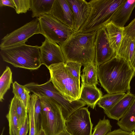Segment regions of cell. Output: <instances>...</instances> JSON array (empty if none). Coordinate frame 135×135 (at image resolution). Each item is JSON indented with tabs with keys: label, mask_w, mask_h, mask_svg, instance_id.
<instances>
[{
	"label": "cell",
	"mask_w": 135,
	"mask_h": 135,
	"mask_svg": "<svg viewBox=\"0 0 135 135\" xmlns=\"http://www.w3.org/2000/svg\"><path fill=\"white\" fill-rule=\"evenodd\" d=\"M97 72L101 86L111 94L130 91V82L135 70L128 62L115 55L98 66Z\"/></svg>",
	"instance_id": "6da1fadb"
},
{
	"label": "cell",
	"mask_w": 135,
	"mask_h": 135,
	"mask_svg": "<svg viewBox=\"0 0 135 135\" xmlns=\"http://www.w3.org/2000/svg\"><path fill=\"white\" fill-rule=\"evenodd\" d=\"M96 32L81 33L74 31L69 38L59 44L65 62H78L83 66L94 62Z\"/></svg>",
	"instance_id": "7a4b0ae2"
},
{
	"label": "cell",
	"mask_w": 135,
	"mask_h": 135,
	"mask_svg": "<svg viewBox=\"0 0 135 135\" xmlns=\"http://www.w3.org/2000/svg\"><path fill=\"white\" fill-rule=\"evenodd\" d=\"M124 0H91L88 2L87 18L78 31L86 33L97 31L110 21Z\"/></svg>",
	"instance_id": "3957f363"
},
{
	"label": "cell",
	"mask_w": 135,
	"mask_h": 135,
	"mask_svg": "<svg viewBox=\"0 0 135 135\" xmlns=\"http://www.w3.org/2000/svg\"><path fill=\"white\" fill-rule=\"evenodd\" d=\"M3 60L15 67L30 70L38 69L42 65L39 46L26 44L1 49Z\"/></svg>",
	"instance_id": "277c9868"
},
{
	"label": "cell",
	"mask_w": 135,
	"mask_h": 135,
	"mask_svg": "<svg viewBox=\"0 0 135 135\" xmlns=\"http://www.w3.org/2000/svg\"><path fill=\"white\" fill-rule=\"evenodd\" d=\"M47 68L50 73V80L65 99L71 102L80 99V80L72 75L65 63L53 64Z\"/></svg>",
	"instance_id": "5b68a950"
},
{
	"label": "cell",
	"mask_w": 135,
	"mask_h": 135,
	"mask_svg": "<svg viewBox=\"0 0 135 135\" xmlns=\"http://www.w3.org/2000/svg\"><path fill=\"white\" fill-rule=\"evenodd\" d=\"M24 86L31 92L39 97H47L56 102L61 108L65 120L75 110L85 105L84 102L80 99L71 102L65 99L55 88L50 80L42 84L32 82Z\"/></svg>",
	"instance_id": "8992f818"
},
{
	"label": "cell",
	"mask_w": 135,
	"mask_h": 135,
	"mask_svg": "<svg viewBox=\"0 0 135 135\" xmlns=\"http://www.w3.org/2000/svg\"><path fill=\"white\" fill-rule=\"evenodd\" d=\"M39 97L42 108L41 128L46 135H59L66 128L61 107L51 98Z\"/></svg>",
	"instance_id": "52a82bcc"
},
{
	"label": "cell",
	"mask_w": 135,
	"mask_h": 135,
	"mask_svg": "<svg viewBox=\"0 0 135 135\" xmlns=\"http://www.w3.org/2000/svg\"><path fill=\"white\" fill-rule=\"evenodd\" d=\"M38 18L41 34L45 38L59 45L66 40L74 32L71 28L51 14L45 15Z\"/></svg>",
	"instance_id": "ba28073f"
},
{
	"label": "cell",
	"mask_w": 135,
	"mask_h": 135,
	"mask_svg": "<svg viewBox=\"0 0 135 135\" xmlns=\"http://www.w3.org/2000/svg\"><path fill=\"white\" fill-rule=\"evenodd\" d=\"M41 34L38 18L7 34L1 40L0 49H6L25 44L28 39L35 34Z\"/></svg>",
	"instance_id": "9c48e42d"
},
{
	"label": "cell",
	"mask_w": 135,
	"mask_h": 135,
	"mask_svg": "<svg viewBox=\"0 0 135 135\" xmlns=\"http://www.w3.org/2000/svg\"><path fill=\"white\" fill-rule=\"evenodd\" d=\"M65 124L67 131L71 135H92L93 125L87 107L74 111L65 120Z\"/></svg>",
	"instance_id": "30bf717a"
},
{
	"label": "cell",
	"mask_w": 135,
	"mask_h": 135,
	"mask_svg": "<svg viewBox=\"0 0 135 135\" xmlns=\"http://www.w3.org/2000/svg\"><path fill=\"white\" fill-rule=\"evenodd\" d=\"M95 46L94 62L97 66L108 61L115 55L110 45L104 26L96 32Z\"/></svg>",
	"instance_id": "8fae6325"
},
{
	"label": "cell",
	"mask_w": 135,
	"mask_h": 135,
	"mask_svg": "<svg viewBox=\"0 0 135 135\" xmlns=\"http://www.w3.org/2000/svg\"><path fill=\"white\" fill-rule=\"evenodd\" d=\"M39 48L41 64L47 68L53 64L65 63L61 47L57 44L45 38Z\"/></svg>",
	"instance_id": "7c38bea8"
},
{
	"label": "cell",
	"mask_w": 135,
	"mask_h": 135,
	"mask_svg": "<svg viewBox=\"0 0 135 135\" xmlns=\"http://www.w3.org/2000/svg\"><path fill=\"white\" fill-rule=\"evenodd\" d=\"M50 14L73 30L74 15L67 0H55Z\"/></svg>",
	"instance_id": "4fadbf2b"
},
{
	"label": "cell",
	"mask_w": 135,
	"mask_h": 135,
	"mask_svg": "<svg viewBox=\"0 0 135 135\" xmlns=\"http://www.w3.org/2000/svg\"><path fill=\"white\" fill-rule=\"evenodd\" d=\"M72 11L74 20L73 30L78 32L86 20L89 12L88 2L84 0H67Z\"/></svg>",
	"instance_id": "5bb4252c"
},
{
	"label": "cell",
	"mask_w": 135,
	"mask_h": 135,
	"mask_svg": "<svg viewBox=\"0 0 135 135\" xmlns=\"http://www.w3.org/2000/svg\"><path fill=\"white\" fill-rule=\"evenodd\" d=\"M135 98V95L129 91L110 108L104 110L105 113L110 119L119 120L129 108Z\"/></svg>",
	"instance_id": "9a60e30c"
},
{
	"label": "cell",
	"mask_w": 135,
	"mask_h": 135,
	"mask_svg": "<svg viewBox=\"0 0 135 135\" xmlns=\"http://www.w3.org/2000/svg\"><path fill=\"white\" fill-rule=\"evenodd\" d=\"M135 7V0H124L112 16L110 21L117 26L124 27Z\"/></svg>",
	"instance_id": "2e32d148"
},
{
	"label": "cell",
	"mask_w": 135,
	"mask_h": 135,
	"mask_svg": "<svg viewBox=\"0 0 135 135\" xmlns=\"http://www.w3.org/2000/svg\"><path fill=\"white\" fill-rule=\"evenodd\" d=\"M102 96L101 91L95 85H81L80 99L94 109Z\"/></svg>",
	"instance_id": "e0dca14e"
},
{
	"label": "cell",
	"mask_w": 135,
	"mask_h": 135,
	"mask_svg": "<svg viewBox=\"0 0 135 135\" xmlns=\"http://www.w3.org/2000/svg\"><path fill=\"white\" fill-rule=\"evenodd\" d=\"M110 45L115 52H117L124 36V28L115 24L111 21L104 26Z\"/></svg>",
	"instance_id": "ac0fdd59"
},
{
	"label": "cell",
	"mask_w": 135,
	"mask_h": 135,
	"mask_svg": "<svg viewBox=\"0 0 135 135\" xmlns=\"http://www.w3.org/2000/svg\"><path fill=\"white\" fill-rule=\"evenodd\" d=\"M135 43V35L131 37L124 35L115 55L122 58L130 64L133 53Z\"/></svg>",
	"instance_id": "d6986e66"
},
{
	"label": "cell",
	"mask_w": 135,
	"mask_h": 135,
	"mask_svg": "<svg viewBox=\"0 0 135 135\" xmlns=\"http://www.w3.org/2000/svg\"><path fill=\"white\" fill-rule=\"evenodd\" d=\"M55 0H31L30 10L32 17L39 18L46 14H50Z\"/></svg>",
	"instance_id": "ffe728a7"
},
{
	"label": "cell",
	"mask_w": 135,
	"mask_h": 135,
	"mask_svg": "<svg viewBox=\"0 0 135 135\" xmlns=\"http://www.w3.org/2000/svg\"><path fill=\"white\" fill-rule=\"evenodd\" d=\"M98 66L95 62L84 66L83 73L80 75L81 85H95L98 84Z\"/></svg>",
	"instance_id": "44dd1931"
},
{
	"label": "cell",
	"mask_w": 135,
	"mask_h": 135,
	"mask_svg": "<svg viewBox=\"0 0 135 135\" xmlns=\"http://www.w3.org/2000/svg\"><path fill=\"white\" fill-rule=\"evenodd\" d=\"M117 123L123 130L131 132L135 130V98L129 108Z\"/></svg>",
	"instance_id": "7402d4cb"
},
{
	"label": "cell",
	"mask_w": 135,
	"mask_h": 135,
	"mask_svg": "<svg viewBox=\"0 0 135 135\" xmlns=\"http://www.w3.org/2000/svg\"><path fill=\"white\" fill-rule=\"evenodd\" d=\"M6 117L9 123V135H18L19 128L13 97L9 105L8 113Z\"/></svg>",
	"instance_id": "603a6c76"
},
{
	"label": "cell",
	"mask_w": 135,
	"mask_h": 135,
	"mask_svg": "<svg viewBox=\"0 0 135 135\" xmlns=\"http://www.w3.org/2000/svg\"><path fill=\"white\" fill-rule=\"evenodd\" d=\"M125 93L108 94L103 96L98 102L99 107L106 110L111 108L126 95Z\"/></svg>",
	"instance_id": "cb8c5ba5"
},
{
	"label": "cell",
	"mask_w": 135,
	"mask_h": 135,
	"mask_svg": "<svg viewBox=\"0 0 135 135\" xmlns=\"http://www.w3.org/2000/svg\"><path fill=\"white\" fill-rule=\"evenodd\" d=\"M12 72L11 69L7 66L0 78V101L3 102L4 95L13 84Z\"/></svg>",
	"instance_id": "d4e9b609"
},
{
	"label": "cell",
	"mask_w": 135,
	"mask_h": 135,
	"mask_svg": "<svg viewBox=\"0 0 135 135\" xmlns=\"http://www.w3.org/2000/svg\"><path fill=\"white\" fill-rule=\"evenodd\" d=\"M34 105V114L36 134L41 128L42 105L40 97L33 93L31 95Z\"/></svg>",
	"instance_id": "484cf974"
},
{
	"label": "cell",
	"mask_w": 135,
	"mask_h": 135,
	"mask_svg": "<svg viewBox=\"0 0 135 135\" xmlns=\"http://www.w3.org/2000/svg\"><path fill=\"white\" fill-rule=\"evenodd\" d=\"M13 98L15 104L20 129L28 115L27 109L20 99L14 96Z\"/></svg>",
	"instance_id": "4316f807"
},
{
	"label": "cell",
	"mask_w": 135,
	"mask_h": 135,
	"mask_svg": "<svg viewBox=\"0 0 135 135\" xmlns=\"http://www.w3.org/2000/svg\"><path fill=\"white\" fill-rule=\"evenodd\" d=\"M109 120L104 116L102 120L100 119L94 128L92 135H106L111 131L112 128Z\"/></svg>",
	"instance_id": "83f0119b"
},
{
	"label": "cell",
	"mask_w": 135,
	"mask_h": 135,
	"mask_svg": "<svg viewBox=\"0 0 135 135\" xmlns=\"http://www.w3.org/2000/svg\"><path fill=\"white\" fill-rule=\"evenodd\" d=\"M27 111L30 127L29 135H36L34 114V103L31 97L29 104L27 107Z\"/></svg>",
	"instance_id": "f1b7e54d"
},
{
	"label": "cell",
	"mask_w": 135,
	"mask_h": 135,
	"mask_svg": "<svg viewBox=\"0 0 135 135\" xmlns=\"http://www.w3.org/2000/svg\"><path fill=\"white\" fill-rule=\"evenodd\" d=\"M17 14L26 13L31 8V0H13Z\"/></svg>",
	"instance_id": "f546056e"
},
{
	"label": "cell",
	"mask_w": 135,
	"mask_h": 135,
	"mask_svg": "<svg viewBox=\"0 0 135 135\" xmlns=\"http://www.w3.org/2000/svg\"><path fill=\"white\" fill-rule=\"evenodd\" d=\"M65 64L72 75L80 80V69L82 64L80 63L71 61L65 62Z\"/></svg>",
	"instance_id": "4dcf8cb0"
},
{
	"label": "cell",
	"mask_w": 135,
	"mask_h": 135,
	"mask_svg": "<svg viewBox=\"0 0 135 135\" xmlns=\"http://www.w3.org/2000/svg\"><path fill=\"white\" fill-rule=\"evenodd\" d=\"M12 92L14 96L20 99L21 95L27 89L24 85L18 84L17 81L14 82L12 85Z\"/></svg>",
	"instance_id": "1f68e13d"
},
{
	"label": "cell",
	"mask_w": 135,
	"mask_h": 135,
	"mask_svg": "<svg viewBox=\"0 0 135 135\" xmlns=\"http://www.w3.org/2000/svg\"><path fill=\"white\" fill-rule=\"evenodd\" d=\"M135 35V18L124 28V35L131 37Z\"/></svg>",
	"instance_id": "d6a6232c"
},
{
	"label": "cell",
	"mask_w": 135,
	"mask_h": 135,
	"mask_svg": "<svg viewBox=\"0 0 135 135\" xmlns=\"http://www.w3.org/2000/svg\"><path fill=\"white\" fill-rule=\"evenodd\" d=\"M30 92L27 89L21 95L20 98L27 109L31 99V95L30 94Z\"/></svg>",
	"instance_id": "836d02e7"
},
{
	"label": "cell",
	"mask_w": 135,
	"mask_h": 135,
	"mask_svg": "<svg viewBox=\"0 0 135 135\" xmlns=\"http://www.w3.org/2000/svg\"><path fill=\"white\" fill-rule=\"evenodd\" d=\"M29 118L28 115L24 123L20 129L18 135H27L29 130Z\"/></svg>",
	"instance_id": "e575fe53"
},
{
	"label": "cell",
	"mask_w": 135,
	"mask_h": 135,
	"mask_svg": "<svg viewBox=\"0 0 135 135\" xmlns=\"http://www.w3.org/2000/svg\"><path fill=\"white\" fill-rule=\"evenodd\" d=\"M106 135H131V132L123 130L120 128L109 132Z\"/></svg>",
	"instance_id": "d590c367"
},
{
	"label": "cell",
	"mask_w": 135,
	"mask_h": 135,
	"mask_svg": "<svg viewBox=\"0 0 135 135\" xmlns=\"http://www.w3.org/2000/svg\"><path fill=\"white\" fill-rule=\"evenodd\" d=\"M8 6L15 9V5L13 0H0L1 7Z\"/></svg>",
	"instance_id": "8d00e7d4"
},
{
	"label": "cell",
	"mask_w": 135,
	"mask_h": 135,
	"mask_svg": "<svg viewBox=\"0 0 135 135\" xmlns=\"http://www.w3.org/2000/svg\"><path fill=\"white\" fill-rule=\"evenodd\" d=\"M130 65L133 69L135 70V43L133 53Z\"/></svg>",
	"instance_id": "74e56055"
},
{
	"label": "cell",
	"mask_w": 135,
	"mask_h": 135,
	"mask_svg": "<svg viewBox=\"0 0 135 135\" xmlns=\"http://www.w3.org/2000/svg\"><path fill=\"white\" fill-rule=\"evenodd\" d=\"M59 135H71L66 130V128Z\"/></svg>",
	"instance_id": "f35d334b"
},
{
	"label": "cell",
	"mask_w": 135,
	"mask_h": 135,
	"mask_svg": "<svg viewBox=\"0 0 135 135\" xmlns=\"http://www.w3.org/2000/svg\"><path fill=\"white\" fill-rule=\"evenodd\" d=\"M36 135H46L44 131L42 129L38 132Z\"/></svg>",
	"instance_id": "ab89813d"
},
{
	"label": "cell",
	"mask_w": 135,
	"mask_h": 135,
	"mask_svg": "<svg viewBox=\"0 0 135 135\" xmlns=\"http://www.w3.org/2000/svg\"><path fill=\"white\" fill-rule=\"evenodd\" d=\"M131 135H135V131H133L131 132Z\"/></svg>",
	"instance_id": "60d3db41"
},
{
	"label": "cell",
	"mask_w": 135,
	"mask_h": 135,
	"mask_svg": "<svg viewBox=\"0 0 135 135\" xmlns=\"http://www.w3.org/2000/svg\"><path fill=\"white\" fill-rule=\"evenodd\" d=\"M4 127L2 131V132L1 133V135H3V132L4 131Z\"/></svg>",
	"instance_id": "b9f144b4"
}]
</instances>
